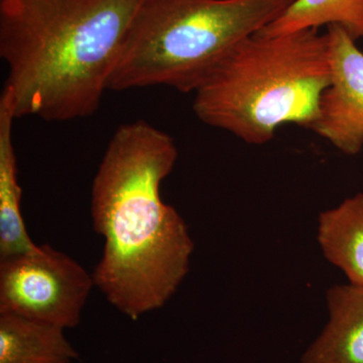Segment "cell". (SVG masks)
Masks as SVG:
<instances>
[{
    "mask_svg": "<svg viewBox=\"0 0 363 363\" xmlns=\"http://www.w3.org/2000/svg\"><path fill=\"white\" fill-rule=\"evenodd\" d=\"M177 159L171 135L133 121L117 128L93 180L91 216L104 238L93 279L131 320L164 307L190 267L194 243L187 224L161 197Z\"/></svg>",
    "mask_w": 363,
    "mask_h": 363,
    "instance_id": "6da1fadb",
    "label": "cell"
},
{
    "mask_svg": "<svg viewBox=\"0 0 363 363\" xmlns=\"http://www.w3.org/2000/svg\"><path fill=\"white\" fill-rule=\"evenodd\" d=\"M143 0H0V56L16 118H84L99 108Z\"/></svg>",
    "mask_w": 363,
    "mask_h": 363,
    "instance_id": "7a4b0ae2",
    "label": "cell"
},
{
    "mask_svg": "<svg viewBox=\"0 0 363 363\" xmlns=\"http://www.w3.org/2000/svg\"><path fill=\"white\" fill-rule=\"evenodd\" d=\"M330 82L327 33L257 32L236 45L196 90L193 109L208 125L264 145L285 124L310 130Z\"/></svg>",
    "mask_w": 363,
    "mask_h": 363,
    "instance_id": "3957f363",
    "label": "cell"
},
{
    "mask_svg": "<svg viewBox=\"0 0 363 363\" xmlns=\"http://www.w3.org/2000/svg\"><path fill=\"white\" fill-rule=\"evenodd\" d=\"M294 0H143L124 37L108 90L168 86L193 92L228 52Z\"/></svg>",
    "mask_w": 363,
    "mask_h": 363,
    "instance_id": "277c9868",
    "label": "cell"
},
{
    "mask_svg": "<svg viewBox=\"0 0 363 363\" xmlns=\"http://www.w3.org/2000/svg\"><path fill=\"white\" fill-rule=\"evenodd\" d=\"M95 286L92 274L49 245L0 259V314L58 328L78 326Z\"/></svg>",
    "mask_w": 363,
    "mask_h": 363,
    "instance_id": "5b68a950",
    "label": "cell"
},
{
    "mask_svg": "<svg viewBox=\"0 0 363 363\" xmlns=\"http://www.w3.org/2000/svg\"><path fill=\"white\" fill-rule=\"evenodd\" d=\"M331 82L325 89L311 130L343 154L363 149V52L342 28L329 26Z\"/></svg>",
    "mask_w": 363,
    "mask_h": 363,
    "instance_id": "8992f818",
    "label": "cell"
},
{
    "mask_svg": "<svg viewBox=\"0 0 363 363\" xmlns=\"http://www.w3.org/2000/svg\"><path fill=\"white\" fill-rule=\"evenodd\" d=\"M329 318L302 363H363V286H335L327 293Z\"/></svg>",
    "mask_w": 363,
    "mask_h": 363,
    "instance_id": "52a82bcc",
    "label": "cell"
},
{
    "mask_svg": "<svg viewBox=\"0 0 363 363\" xmlns=\"http://www.w3.org/2000/svg\"><path fill=\"white\" fill-rule=\"evenodd\" d=\"M16 118L11 92L4 88L0 96V259L38 247L26 230L21 214V188L13 138Z\"/></svg>",
    "mask_w": 363,
    "mask_h": 363,
    "instance_id": "ba28073f",
    "label": "cell"
},
{
    "mask_svg": "<svg viewBox=\"0 0 363 363\" xmlns=\"http://www.w3.org/2000/svg\"><path fill=\"white\" fill-rule=\"evenodd\" d=\"M318 240L325 257L351 285L363 286V193L320 214Z\"/></svg>",
    "mask_w": 363,
    "mask_h": 363,
    "instance_id": "9c48e42d",
    "label": "cell"
},
{
    "mask_svg": "<svg viewBox=\"0 0 363 363\" xmlns=\"http://www.w3.org/2000/svg\"><path fill=\"white\" fill-rule=\"evenodd\" d=\"M78 357L64 329L0 314V363H72Z\"/></svg>",
    "mask_w": 363,
    "mask_h": 363,
    "instance_id": "30bf717a",
    "label": "cell"
},
{
    "mask_svg": "<svg viewBox=\"0 0 363 363\" xmlns=\"http://www.w3.org/2000/svg\"><path fill=\"white\" fill-rule=\"evenodd\" d=\"M322 26H338L353 40L362 39L363 0H294L281 16L259 33L286 35Z\"/></svg>",
    "mask_w": 363,
    "mask_h": 363,
    "instance_id": "8fae6325",
    "label": "cell"
}]
</instances>
